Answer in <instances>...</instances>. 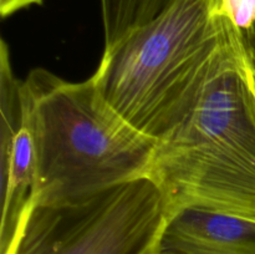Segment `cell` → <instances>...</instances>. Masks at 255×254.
Segmentation results:
<instances>
[{
    "instance_id": "cell-6",
    "label": "cell",
    "mask_w": 255,
    "mask_h": 254,
    "mask_svg": "<svg viewBox=\"0 0 255 254\" xmlns=\"http://www.w3.org/2000/svg\"><path fill=\"white\" fill-rule=\"evenodd\" d=\"M153 254H255V221L198 207L167 211Z\"/></svg>"
},
{
    "instance_id": "cell-5",
    "label": "cell",
    "mask_w": 255,
    "mask_h": 254,
    "mask_svg": "<svg viewBox=\"0 0 255 254\" xmlns=\"http://www.w3.org/2000/svg\"><path fill=\"white\" fill-rule=\"evenodd\" d=\"M0 254H9L34 201L36 158L22 96V80L12 71L10 50L0 42Z\"/></svg>"
},
{
    "instance_id": "cell-2",
    "label": "cell",
    "mask_w": 255,
    "mask_h": 254,
    "mask_svg": "<svg viewBox=\"0 0 255 254\" xmlns=\"http://www.w3.org/2000/svg\"><path fill=\"white\" fill-rule=\"evenodd\" d=\"M148 177L167 211L198 207L255 221V65L236 30L196 106L156 142Z\"/></svg>"
},
{
    "instance_id": "cell-7",
    "label": "cell",
    "mask_w": 255,
    "mask_h": 254,
    "mask_svg": "<svg viewBox=\"0 0 255 254\" xmlns=\"http://www.w3.org/2000/svg\"><path fill=\"white\" fill-rule=\"evenodd\" d=\"M143 0H101L105 46L115 44L137 26Z\"/></svg>"
},
{
    "instance_id": "cell-9",
    "label": "cell",
    "mask_w": 255,
    "mask_h": 254,
    "mask_svg": "<svg viewBox=\"0 0 255 254\" xmlns=\"http://www.w3.org/2000/svg\"><path fill=\"white\" fill-rule=\"evenodd\" d=\"M44 0H0V14L2 17L10 16L31 5L42 4Z\"/></svg>"
},
{
    "instance_id": "cell-8",
    "label": "cell",
    "mask_w": 255,
    "mask_h": 254,
    "mask_svg": "<svg viewBox=\"0 0 255 254\" xmlns=\"http://www.w3.org/2000/svg\"><path fill=\"white\" fill-rule=\"evenodd\" d=\"M172 1H173V0H143L141 15H139V20L137 25L144 24V22L153 19V17L157 16L162 10L166 9Z\"/></svg>"
},
{
    "instance_id": "cell-4",
    "label": "cell",
    "mask_w": 255,
    "mask_h": 254,
    "mask_svg": "<svg viewBox=\"0 0 255 254\" xmlns=\"http://www.w3.org/2000/svg\"><path fill=\"white\" fill-rule=\"evenodd\" d=\"M166 217L149 177L74 201L32 202L9 254H153Z\"/></svg>"
},
{
    "instance_id": "cell-3",
    "label": "cell",
    "mask_w": 255,
    "mask_h": 254,
    "mask_svg": "<svg viewBox=\"0 0 255 254\" xmlns=\"http://www.w3.org/2000/svg\"><path fill=\"white\" fill-rule=\"evenodd\" d=\"M22 96L36 158L32 202L74 201L149 176L156 141L117 115L92 77L72 82L37 67Z\"/></svg>"
},
{
    "instance_id": "cell-1",
    "label": "cell",
    "mask_w": 255,
    "mask_h": 254,
    "mask_svg": "<svg viewBox=\"0 0 255 254\" xmlns=\"http://www.w3.org/2000/svg\"><path fill=\"white\" fill-rule=\"evenodd\" d=\"M233 37L221 0H173L105 46L91 77L117 115L157 142L193 110Z\"/></svg>"
}]
</instances>
